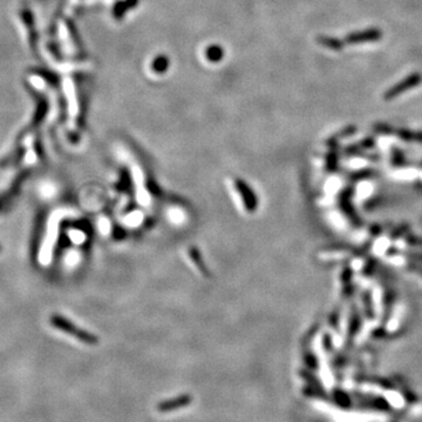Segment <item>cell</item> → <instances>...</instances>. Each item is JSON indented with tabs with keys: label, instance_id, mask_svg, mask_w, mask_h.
<instances>
[{
	"label": "cell",
	"instance_id": "13",
	"mask_svg": "<svg viewBox=\"0 0 422 422\" xmlns=\"http://www.w3.org/2000/svg\"><path fill=\"white\" fill-rule=\"evenodd\" d=\"M0 250H1V246H0Z\"/></svg>",
	"mask_w": 422,
	"mask_h": 422
},
{
	"label": "cell",
	"instance_id": "7",
	"mask_svg": "<svg viewBox=\"0 0 422 422\" xmlns=\"http://www.w3.org/2000/svg\"><path fill=\"white\" fill-rule=\"evenodd\" d=\"M398 135H399L401 139L407 140V141L422 142V133H413V132H409V130L401 129L398 132Z\"/></svg>",
	"mask_w": 422,
	"mask_h": 422
},
{
	"label": "cell",
	"instance_id": "1",
	"mask_svg": "<svg viewBox=\"0 0 422 422\" xmlns=\"http://www.w3.org/2000/svg\"><path fill=\"white\" fill-rule=\"evenodd\" d=\"M50 323H52V325L54 326L55 328L72 335V337L82 341V343L89 345H94L97 343V338L95 337L94 334L89 333L87 331H84V329L80 328L79 326L74 325L67 318L59 316V314H54V316H52V318H50Z\"/></svg>",
	"mask_w": 422,
	"mask_h": 422
},
{
	"label": "cell",
	"instance_id": "12",
	"mask_svg": "<svg viewBox=\"0 0 422 422\" xmlns=\"http://www.w3.org/2000/svg\"><path fill=\"white\" fill-rule=\"evenodd\" d=\"M167 64L168 62L164 58H160L157 59L155 64H154V68H155L157 72H162V70H164L165 68H167Z\"/></svg>",
	"mask_w": 422,
	"mask_h": 422
},
{
	"label": "cell",
	"instance_id": "2",
	"mask_svg": "<svg viewBox=\"0 0 422 422\" xmlns=\"http://www.w3.org/2000/svg\"><path fill=\"white\" fill-rule=\"evenodd\" d=\"M421 81H422L421 74L420 73H413L408 76V78H406L405 80H402V81H400L398 85L393 86V87H392L391 89H388V91L385 93V95H383V97H385L386 100L394 99V97L399 96V95L402 94L403 92L417 87V86L420 84Z\"/></svg>",
	"mask_w": 422,
	"mask_h": 422
},
{
	"label": "cell",
	"instance_id": "6",
	"mask_svg": "<svg viewBox=\"0 0 422 422\" xmlns=\"http://www.w3.org/2000/svg\"><path fill=\"white\" fill-rule=\"evenodd\" d=\"M319 43L324 45L326 48L333 49V50H340L344 46L343 43H341L340 40L334 39V38H328V37H320Z\"/></svg>",
	"mask_w": 422,
	"mask_h": 422
},
{
	"label": "cell",
	"instance_id": "11",
	"mask_svg": "<svg viewBox=\"0 0 422 422\" xmlns=\"http://www.w3.org/2000/svg\"><path fill=\"white\" fill-rule=\"evenodd\" d=\"M11 202L12 201L10 196L7 195V192H2V194H0V212H1L6 207L11 203Z\"/></svg>",
	"mask_w": 422,
	"mask_h": 422
},
{
	"label": "cell",
	"instance_id": "4",
	"mask_svg": "<svg viewBox=\"0 0 422 422\" xmlns=\"http://www.w3.org/2000/svg\"><path fill=\"white\" fill-rule=\"evenodd\" d=\"M190 402H191V397L190 395H181V397L174 398V399L163 401L157 406V408L161 412H170L182 408L184 406H188Z\"/></svg>",
	"mask_w": 422,
	"mask_h": 422
},
{
	"label": "cell",
	"instance_id": "8",
	"mask_svg": "<svg viewBox=\"0 0 422 422\" xmlns=\"http://www.w3.org/2000/svg\"><path fill=\"white\" fill-rule=\"evenodd\" d=\"M23 154H25V150L20 149V151H17V153L14 154L13 156H8L7 159H5L4 161L0 163V165H1V167H6V165H14V164H17V163L20 162V160L23 159Z\"/></svg>",
	"mask_w": 422,
	"mask_h": 422
},
{
	"label": "cell",
	"instance_id": "5",
	"mask_svg": "<svg viewBox=\"0 0 422 422\" xmlns=\"http://www.w3.org/2000/svg\"><path fill=\"white\" fill-rule=\"evenodd\" d=\"M237 190H238L239 195L242 196V200L244 202L246 209L249 211H252L256 209V206H257V201H256L255 194L251 191V189L249 188L248 186H246L245 183H243L242 181H237Z\"/></svg>",
	"mask_w": 422,
	"mask_h": 422
},
{
	"label": "cell",
	"instance_id": "10",
	"mask_svg": "<svg viewBox=\"0 0 422 422\" xmlns=\"http://www.w3.org/2000/svg\"><path fill=\"white\" fill-rule=\"evenodd\" d=\"M222 49L219 48L218 46H212L211 48L208 49V58H209L211 61H218L219 59L222 58Z\"/></svg>",
	"mask_w": 422,
	"mask_h": 422
},
{
	"label": "cell",
	"instance_id": "9",
	"mask_svg": "<svg viewBox=\"0 0 422 422\" xmlns=\"http://www.w3.org/2000/svg\"><path fill=\"white\" fill-rule=\"evenodd\" d=\"M40 105L39 108H38L37 113H35L34 118H33V123L34 124H39L41 122V120L45 117V114H46L47 112V103L45 100H40Z\"/></svg>",
	"mask_w": 422,
	"mask_h": 422
},
{
	"label": "cell",
	"instance_id": "3",
	"mask_svg": "<svg viewBox=\"0 0 422 422\" xmlns=\"http://www.w3.org/2000/svg\"><path fill=\"white\" fill-rule=\"evenodd\" d=\"M382 33L379 29H367V31L354 32L346 37L347 44H360V43H371V41H378L381 39Z\"/></svg>",
	"mask_w": 422,
	"mask_h": 422
}]
</instances>
